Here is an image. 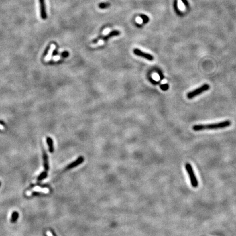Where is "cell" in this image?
<instances>
[{"instance_id":"6","label":"cell","mask_w":236,"mask_h":236,"mask_svg":"<svg viewBox=\"0 0 236 236\" xmlns=\"http://www.w3.org/2000/svg\"><path fill=\"white\" fill-rule=\"evenodd\" d=\"M84 157H83V156H80V157L78 158L75 161H73V162H72L70 165L67 166L66 169V170H70V169H72V168H74V167H77V166L79 165H80L81 164H82L83 161H84Z\"/></svg>"},{"instance_id":"19","label":"cell","mask_w":236,"mask_h":236,"mask_svg":"<svg viewBox=\"0 0 236 236\" xmlns=\"http://www.w3.org/2000/svg\"><path fill=\"white\" fill-rule=\"evenodd\" d=\"M1 182H0V186H1Z\"/></svg>"},{"instance_id":"4","label":"cell","mask_w":236,"mask_h":236,"mask_svg":"<svg viewBox=\"0 0 236 236\" xmlns=\"http://www.w3.org/2000/svg\"><path fill=\"white\" fill-rule=\"evenodd\" d=\"M133 53L136 55L143 58L144 59H147L149 61H152L154 60V57L152 55H150L149 54L144 53V52H142L141 50H139L138 49H135L133 50Z\"/></svg>"},{"instance_id":"14","label":"cell","mask_w":236,"mask_h":236,"mask_svg":"<svg viewBox=\"0 0 236 236\" xmlns=\"http://www.w3.org/2000/svg\"><path fill=\"white\" fill-rule=\"evenodd\" d=\"M140 17L141 18V19L143 21V23L144 24H147L149 21V18L148 17L147 15H144V14H141L140 15Z\"/></svg>"},{"instance_id":"18","label":"cell","mask_w":236,"mask_h":236,"mask_svg":"<svg viewBox=\"0 0 236 236\" xmlns=\"http://www.w3.org/2000/svg\"><path fill=\"white\" fill-rule=\"evenodd\" d=\"M4 129H5V127H3V126H2V125L0 124V129L1 130H4Z\"/></svg>"},{"instance_id":"13","label":"cell","mask_w":236,"mask_h":236,"mask_svg":"<svg viewBox=\"0 0 236 236\" xmlns=\"http://www.w3.org/2000/svg\"><path fill=\"white\" fill-rule=\"evenodd\" d=\"M47 176L48 174L47 171L43 172L37 178V180L38 181H41L42 180L46 179L47 177Z\"/></svg>"},{"instance_id":"17","label":"cell","mask_w":236,"mask_h":236,"mask_svg":"<svg viewBox=\"0 0 236 236\" xmlns=\"http://www.w3.org/2000/svg\"><path fill=\"white\" fill-rule=\"evenodd\" d=\"M61 55H62V56L64 57V58H67V57L68 56L69 53H68V52H64L62 53V54H61Z\"/></svg>"},{"instance_id":"11","label":"cell","mask_w":236,"mask_h":236,"mask_svg":"<svg viewBox=\"0 0 236 236\" xmlns=\"http://www.w3.org/2000/svg\"><path fill=\"white\" fill-rule=\"evenodd\" d=\"M173 7H174V11L177 13L178 15H181L183 14V13L180 12V11L179 10V9L178 8V0H174L173 1Z\"/></svg>"},{"instance_id":"10","label":"cell","mask_w":236,"mask_h":236,"mask_svg":"<svg viewBox=\"0 0 236 236\" xmlns=\"http://www.w3.org/2000/svg\"><path fill=\"white\" fill-rule=\"evenodd\" d=\"M19 213L17 211H14L12 213V216H11V221L12 223H15V222H17V221L18 220V218H19Z\"/></svg>"},{"instance_id":"7","label":"cell","mask_w":236,"mask_h":236,"mask_svg":"<svg viewBox=\"0 0 236 236\" xmlns=\"http://www.w3.org/2000/svg\"><path fill=\"white\" fill-rule=\"evenodd\" d=\"M43 165L44 167V170L46 171L47 172L49 170V162H48V156L45 150H43Z\"/></svg>"},{"instance_id":"15","label":"cell","mask_w":236,"mask_h":236,"mask_svg":"<svg viewBox=\"0 0 236 236\" xmlns=\"http://www.w3.org/2000/svg\"><path fill=\"white\" fill-rule=\"evenodd\" d=\"M109 6H110V4L109 3H101L99 5V8H101V9L107 8Z\"/></svg>"},{"instance_id":"2","label":"cell","mask_w":236,"mask_h":236,"mask_svg":"<svg viewBox=\"0 0 236 236\" xmlns=\"http://www.w3.org/2000/svg\"><path fill=\"white\" fill-rule=\"evenodd\" d=\"M185 168L189 174L190 182H191L192 186L194 188H197L198 186V182L197 180V178L196 177L192 166L189 163H186L185 165Z\"/></svg>"},{"instance_id":"1","label":"cell","mask_w":236,"mask_h":236,"mask_svg":"<svg viewBox=\"0 0 236 236\" xmlns=\"http://www.w3.org/2000/svg\"><path fill=\"white\" fill-rule=\"evenodd\" d=\"M231 125V122L229 120H226L217 123L206 124V125H196L193 126L192 129L195 131H200L206 130H217L224 129L229 127Z\"/></svg>"},{"instance_id":"16","label":"cell","mask_w":236,"mask_h":236,"mask_svg":"<svg viewBox=\"0 0 236 236\" xmlns=\"http://www.w3.org/2000/svg\"><path fill=\"white\" fill-rule=\"evenodd\" d=\"M182 2H183L184 6H185L186 8H189V3L188 1V0H182Z\"/></svg>"},{"instance_id":"12","label":"cell","mask_w":236,"mask_h":236,"mask_svg":"<svg viewBox=\"0 0 236 236\" xmlns=\"http://www.w3.org/2000/svg\"><path fill=\"white\" fill-rule=\"evenodd\" d=\"M55 45H52V46H51V47H50V50H49V52H48V53L47 55V56L46 57V59L45 60H46V61H48V60H50V58H51V57H52V54H53V52L54 50V49H55Z\"/></svg>"},{"instance_id":"5","label":"cell","mask_w":236,"mask_h":236,"mask_svg":"<svg viewBox=\"0 0 236 236\" xmlns=\"http://www.w3.org/2000/svg\"><path fill=\"white\" fill-rule=\"evenodd\" d=\"M40 5V13H41V17L42 19L45 20L47 18V12H46V8L45 4V0H39Z\"/></svg>"},{"instance_id":"3","label":"cell","mask_w":236,"mask_h":236,"mask_svg":"<svg viewBox=\"0 0 236 236\" xmlns=\"http://www.w3.org/2000/svg\"><path fill=\"white\" fill-rule=\"evenodd\" d=\"M209 88H210L209 85L207 84H205L203 85L202 86L199 87L198 88H196L193 91L189 92V93L187 94V97L189 99H192L195 97H196L197 96L203 93L204 92L208 90Z\"/></svg>"},{"instance_id":"8","label":"cell","mask_w":236,"mask_h":236,"mask_svg":"<svg viewBox=\"0 0 236 236\" xmlns=\"http://www.w3.org/2000/svg\"><path fill=\"white\" fill-rule=\"evenodd\" d=\"M120 34V31H119L118 30H114V31H111L110 33H109L105 37H103V40H107L108 39H109V38H111L113 36H119Z\"/></svg>"},{"instance_id":"20","label":"cell","mask_w":236,"mask_h":236,"mask_svg":"<svg viewBox=\"0 0 236 236\" xmlns=\"http://www.w3.org/2000/svg\"><path fill=\"white\" fill-rule=\"evenodd\" d=\"M44 236H47L46 235H44Z\"/></svg>"},{"instance_id":"9","label":"cell","mask_w":236,"mask_h":236,"mask_svg":"<svg viewBox=\"0 0 236 236\" xmlns=\"http://www.w3.org/2000/svg\"><path fill=\"white\" fill-rule=\"evenodd\" d=\"M47 143L49 147V150L50 153H53L54 152V145L53 141L52 139L50 137H47Z\"/></svg>"}]
</instances>
